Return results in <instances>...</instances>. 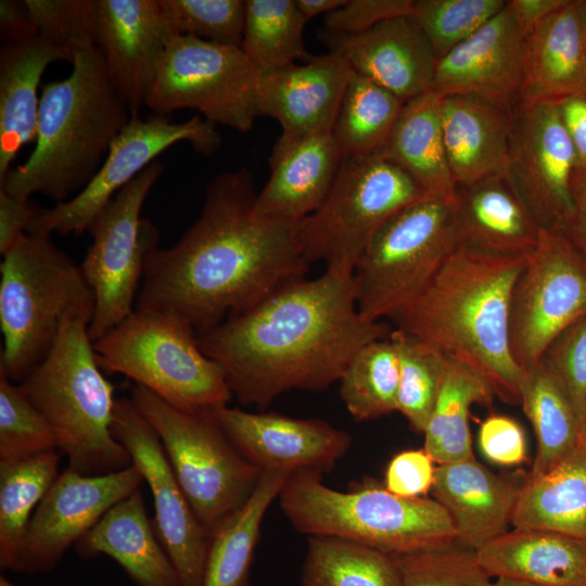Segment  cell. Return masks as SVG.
Segmentation results:
<instances>
[{
	"mask_svg": "<svg viewBox=\"0 0 586 586\" xmlns=\"http://www.w3.org/2000/svg\"><path fill=\"white\" fill-rule=\"evenodd\" d=\"M262 75L241 47L175 36L146 101L155 114L195 110L214 125L252 129L262 117Z\"/></svg>",
	"mask_w": 586,
	"mask_h": 586,
	"instance_id": "cell-12",
	"label": "cell"
},
{
	"mask_svg": "<svg viewBox=\"0 0 586 586\" xmlns=\"http://www.w3.org/2000/svg\"><path fill=\"white\" fill-rule=\"evenodd\" d=\"M329 52L404 102L432 91L437 59L410 15L385 20L358 35L322 30Z\"/></svg>",
	"mask_w": 586,
	"mask_h": 586,
	"instance_id": "cell-22",
	"label": "cell"
},
{
	"mask_svg": "<svg viewBox=\"0 0 586 586\" xmlns=\"http://www.w3.org/2000/svg\"><path fill=\"white\" fill-rule=\"evenodd\" d=\"M279 502L300 533L340 538L392 556L456 542L449 514L433 498L399 497L372 484L341 492L324 485L314 471L293 472Z\"/></svg>",
	"mask_w": 586,
	"mask_h": 586,
	"instance_id": "cell-6",
	"label": "cell"
},
{
	"mask_svg": "<svg viewBox=\"0 0 586 586\" xmlns=\"http://www.w3.org/2000/svg\"><path fill=\"white\" fill-rule=\"evenodd\" d=\"M495 396L477 374L449 360L434 409L423 431V449L438 464L474 457L470 409L488 405Z\"/></svg>",
	"mask_w": 586,
	"mask_h": 586,
	"instance_id": "cell-36",
	"label": "cell"
},
{
	"mask_svg": "<svg viewBox=\"0 0 586 586\" xmlns=\"http://www.w3.org/2000/svg\"><path fill=\"white\" fill-rule=\"evenodd\" d=\"M164 170L155 161L125 186L94 217L80 270L94 295L88 327L97 341L135 310L146 257L158 247L155 226L140 216L144 201Z\"/></svg>",
	"mask_w": 586,
	"mask_h": 586,
	"instance_id": "cell-13",
	"label": "cell"
},
{
	"mask_svg": "<svg viewBox=\"0 0 586 586\" xmlns=\"http://www.w3.org/2000/svg\"><path fill=\"white\" fill-rule=\"evenodd\" d=\"M395 557L402 586H493L475 551L457 542Z\"/></svg>",
	"mask_w": 586,
	"mask_h": 586,
	"instance_id": "cell-46",
	"label": "cell"
},
{
	"mask_svg": "<svg viewBox=\"0 0 586 586\" xmlns=\"http://www.w3.org/2000/svg\"><path fill=\"white\" fill-rule=\"evenodd\" d=\"M511 526L586 538V449L522 485Z\"/></svg>",
	"mask_w": 586,
	"mask_h": 586,
	"instance_id": "cell-33",
	"label": "cell"
},
{
	"mask_svg": "<svg viewBox=\"0 0 586 586\" xmlns=\"http://www.w3.org/2000/svg\"><path fill=\"white\" fill-rule=\"evenodd\" d=\"M582 9H583V16H584V24H585V33H586V0H582Z\"/></svg>",
	"mask_w": 586,
	"mask_h": 586,
	"instance_id": "cell-61",
	"label": "cell"
},
{
	"mask_svg": "<svg viewBox=\"0 0 586 586\" xmlns=\"http://www.w3.org/2000/svg\"><path fill=\"white\" fill-rule=\"evenodd\" d=\"M493 586H537V585L522 582V581H517V579L496 578L493 582Z\"/></svg>",
	"mask_w": 586,
	"mask_h": 586,
	"instance_id": "cell-58",
	"label": "cell"
},
{
	"mask_svg": "<svg viewBox=\"0 0 586 586\" xmlns=\"http://www.w3.org/2000/svg\"><path fill=\"white\" fill-rule=\"evenodd\" d=\"M506 3L507 0H413L409 15L438 61L500 13Z\"/></svg>",
	"mask_w": 586,
	"mask_h": 586,
	"instance_id": "cell-43",
	"label": "cell"
},
{
	"mask_svg": "<svg viewBox=\"0 0 586 586\" xmlns=\"http://www.w3.org/2000/svg\"><path fill=\"white\" fill-rule=\"evenodd\" d=\"M528 257L455 249L392 321L477 374L500 399L519 404L524 370L510 352L509 304Z\"/></svg>",
	"mask_w": 586,
	"mask_h": 586,
	"instance_id": "cell-3",
	"label": "cell"
},
{
	"mask_svg": "<svg viewBox=\"0 0 586 586\" xmlns=\"http://www.w3.org/2000/svg\"><path fill=\"white\" fill-rule=\"evenodd\" d=\"M69 56L38 34L0 49V181L12 168L20 150L35 142L40 97L38 89L46 68Z\"/></svg>",
	"mask_w": 586,
	"mask_h": 586,
	"instance_id": "cell-31",
	"label": "cell"
},
{
	"mask_svg": "<svg viewBox=\"0 0 586 586\" xmlns=\"http://www.w3.org/2000/svg\"><path fill=\"white\" fill-rule=\"evenodd\" d=\"M576 158L556 103L519 105L511 116L505 174L542 229L574 212Z\"/></svg>",
	"mask_w": 586,
	"mask_h": 586,
	"instance_id": "cell-17",
	"label": "cell"
},
{
	"mask_svg": "<svg viewBox=\"0 0 586 586\" xmlns=\"http://www.w3.org/2000/svg\"><path fill=\"white\" fill-rule=\"evenodd\" d=\"M56 449L54 432L18 383L0 372V462Z\"/></svg>",
	"mask_w": 586,
	"mask_h": 586,
	"instance_id": "cell-44",
	"label": "cell"
},
{
	"mask_svg": "<svg viewBox=\"0 0 586 586\" xmlns=\"http://www.w3.org/2000/svg\"><path fill=\"white\" fill-rule=\"evenodd\" d=\"M69 75L42 86L35 148L0 181L10 194L56 204L81 191L132 115L98 48L75 52Z\"/></svg>",
	"mask_w": 586,
	"mask_h": 586,
	"instance_id": "cell-4",
	"label": "cell"
},
{
	"mask_svg": "<svg viewBox=\"0 0 586 586\" xmlns=\"http://www.w3.org/2000/svg\"><path fill=\"white\" fill-rule=\"evenodd\" d=\"M1 41L14 42L36 34L23 1H0Z\"/></svg>",
	"mask_w": 586,
	"mask_h": 586,
	"instance_id": "cell-55",
	"label": "cell"
},
{
	"mask_svg": "<svg viewBox=\"0 0 586 586\" xmlns=\"http://www.w3.org/2000/svg\"><path fill=\"white\" fill-rule=\"evenodd\" d=\"M0 586H18L10 582L5 576H0Z\"/></svg>",
	"mask_w": 586,
	"mask_h": 586,
	"instance_id": "cell-60",
	"label": "cell"
},
{
	"mask_svg": "<svg viewBox=\"0 0 586 586\" xmlns=\"http://www.w3.org/2000/svg\"><path fill=\"white\" fill-rule=\"evenodd\" d=\"M586 93L582 0L566 2L525 36L519 105Z\"/></svg>",
	"mask_w": 586,
	"mask_h": 586,
	"instance_id": "cell-26",
	"label": "cell"
},
{
	"mask_svg": "<svg viewBox=\"0 0 586 586\" xmlns=\"http://www.w3.org/2000/svg\"><path fill=\"white\" fill-rule=\"evenodd\" d=\"M405 103L353 71L331 132L342 155L368 157L380 154Z\"/></svg>",
	"mask_w": 586,
	"mask_h": 586,
	"instance_id": "cell-37",
	"label": "cell"
},
{
	"mask_svg": "<svg viewBox=\"0 0 586 586\" xmlns=\"http://www.w3.org/2000/svg\"><path fill=\"white\" fill-rule=\"evenodd\" d=\"M556 104L575 152V174L586 178V93L565 98Z\"/></svg>",
	"mask_w": 586,
	"mask_h": 586,
	"instance_id": "cell-53",
	"label": "cell"
},
{
	"mask_svg": "<svg viewBox=\"0 0 586 586\" xmlns=\"http://www.w3.org/2000/svg\"><path fill=\"white\" fill-rule=\"evenodd\" d=\"M40 207L30 199H21L0 188V254L7 255L28 232Z\"/></svg>",
	"mask_w": 586,
	"mask_h": 586,
	"instance_id": "cell-52",
	"label": "cell"
},
{
	"mask_svg": "<svg viewBox=\"0 0 586 586\" xmlns=\"http://www.w3.org/2000/svg\"><path fill=\"white\" fill-rule=\"evenodd\" d=\"M564 386L581 423L586 405V315L560 332L543 357Z\"/></svg>",
	"mask_w": 586,
	"mask_h": 586,
	"instance_id": "cell-48",
	"label": "cell"
},
{
	"mask_svg": "<svg viewBox=\"0 0 586 586\" xmlns=\"http://www.w3.org/2000/svg\"><path fill=\"white\" fill-rule=\"evenodd\" d=\"M565 2L566 0H507L506 9L526 36Z\"/></svg>",
	"mask_w": 586,
	"mask_h": 586,
	"instance_id": "cell-54",
	"label": "cell"
},
{
	"mask_svg": "<svg viewBox=\"0 0 586 586\" xmlns=\"http://www.w3.org/2000/svg\"><path fill=\"white\" fill-rule=\"evenodd\" d=\"M142 483L133 464L100 475L62 471L35 510L11 571L30 575L52 571L111 507Z\"/></svg>",
	"mask_w": 586,
	"mask_h": 586,
	"instance_id": "cell-18",
	"label": "cell"
},
{
	"mask_svg": "<svg viewBox=\"0 0 586 586\" xmlns=\"http://www.w3.org/2000/svg\"><path fill=\"white\" fill-rule=\"evenodd\" d=\"M521 488L472 457L438 464L431 493L449 514L456 542L476 551L509 531Z\"/></svg>",
	"mask_w": 586,
	"mask_h": 586,
	"instance_id": "cell-27",
	"label": "cell"
},
{
	"mask_svg": "<svg viewBox=\"0 0 586 586\" xmlns=\"http://www.w3.org/2000/svg\"><path fill=\"white\" fill-rule=\"evenodd\" d=\"M345 2L346 0H295L297 10L306 23L317 15L329 14Z\"/></svg>",
	"mask_w": 586,
	"mask_h": 586,
	"instance_id": "cell-57",
	"label": "cell"
},
{
	"mask_svg": "<svg viewBox=\"0 0 586 586\" xmlns=\"http://www.w3.org/2000/svg\"><path fill=\"white\" fill-rule=\"evenodd\" d=\"M92 346L101 368L126 375L182 411L211 412L233 396L194 329L175 315L135 309Z\"/></svg>",
	"mask_w": 586,
	"mask_h": 586,
	"instance_id": "cell-8",
	"label": "cell"
},
{
	"mask_svg": "<svg viewBox=\"0 0 586 586\" xmlns=\"http://www.w3.org/2000/svg\"><path fill=\"white\" fill-rule=\"evenodd\" d=\"M399 367L396 411L411 429L423 433L438 397L449 360L413 335L393 329Z\"/></svg>",
	"mask_w": 586,
	"mask_h": 586,
	"instance_id": "cell-42",
	"label": "cell"
},
{
	"mask_svg": "<svg viewBox=\"0 0 586 586\" xmlns=\"http://www.w3.org/2000/svg\"><path fill=\"white\" fill-rule=\"evenodd\" d=\"M455 249L489 256H526L542 228L505 173L456 186Z\"/></svg>",
	"mask_w": 586,
	"mask_h": 586,
	"instance_id": "cell-23",
	"label": "cell"
},
{
	"mask_svg": "<svg viewBox=\"0 0 586 586\" xmlns=\"http://www.w3.org/2000/svg\"><path fill=\"white\" fill-rule=\"evenodd\" d=\"M441 103L433 90L406 102L380 155L403 169L425 196L450 200L456 184L444 146Z\"/></svg>",
	"mask_w": 586,
	"mask_h": 586,
	"instance_id": "cell-32",
	"label": "cell"
},
{
	"mask_svg": "<svg viewBox=\"0 0 586 586\" xmlns=\"http://www.w3.org/2000/svg\"><path fill=\"white\" fill-rule=\"evenodd\" d=\"M0 273V372L20 383L49 354L67 316L93 315L94 295L51 234L25 233L3 256Z\"/></svg>",
	"mask_w": 586,
	"mask_h": 586,
	"instance_id": "cell-7",
	"label": "cell"
},
{
	"mask_svg": "<svg viewBox=\"0 0 586 586\" xmlns=\"http://www.w3.org/2000/svg\"><path fill=\"white\" fill-rule=\"evenodd\" d=\"M240 454L260 470L331 471L352 445L351 435L320 419L249 412L227 406L211 411Z\"/></svg>",
	"mask_w": 586,
	"mask_h": 586,
	"instance_id": "cell-19",
	"label": "cell"
},
{
	"mask_svg": "<svg viewBox=\"0 0 586 586\" xmlns=\"http://www.w3.org/2000/svg\"><path fill=\"white\" fill-rule=\"evenodd\" d=\"M36 34L61 48L73 62L76 51L95 46V0L23 1Z\"/></svg>",
	"mask_w": 586,
	"mask_h": 586,
	"instance_id": "cell-47",
	"label": "cell"
},
{
	"mask_svg": "<svg viewBox=\"0 0 586 586\" xmlns=\"http://www.w3.org/2000/svg\"><path fill=\"white\" fill-rule=\"evenodd\" d=\"M302 586H402L395 556L353 542L309 536Z\"/></svg>",
	"mask_w": 586,
	"mask_h": 586,
	"instance_id": "cell-39",
	"label": "cell"
},
{
	"mask_svg": "<svg viewBox=\"0 0 586 586\" xmlns=\"http://www.w3.org/2000/svg\"><path fill=\"white\" fill-rule=\"evenodd\" d=\"M492 578L537 586H586V538L512 528L475 551Z\"/></svg>",
	"mask_w": 586,
	"mask_h": 586,
	"instance_id": "cell-28",
	"label": "cell"
},
{
	"mask_svg": "<svg viewBox=\"0 0 586 586\" xmlns=\"http://www.w3.org/2000/svg\"><path fill=\"white\" fill-rule=\"evenodd\" d=\"M176 36L241 47L245 0H158Z\"/></svg>",
	"mask_w": 586,
	"mask_h": 586,
	"instance_id": "cell-45",
	"label": "cell"
},
{
	"mask_svg": "<svg viewBox=\"0 0 586 586\" xmlns=\"http://www.w3.org/2000/svg\"><path fill=\"white\" fill-rule=\"evenodd\" d=\"M453 199L423 198L372 237L353 271L357 309L366 320H392L455 250Z\"/></svg>",
	"mask_w": 586,
	"mask_h": 586,
	"instance_id": "cell-10",
	"label": "cell"
},
{
	"mask_svg": "<svg viewBox=\"0 0 586 586\" xmlns=\"http://www.w3.org/2000/svg\"><path fill=\"white\" fill-rule=\"evenodd\" d=\"M340 395L358 421L396 411L399 367L390 336L362 346L340 377Z\"/></svg>",
	"mask_w": 586,
	"mask_h": 586,
	"instance_id": "cell-41",
	"label": "cell"
},
{
	"mask_svg": "<svg viewBox=\"0 0 586 586\" xmlns=\"http://www.w3.org/2000/svg\"><path fill=\"white\" fill-rule=\"evenodd\" d=\"M84 559H114L138 586H180L177 572L155 535L140 488L111 507L75 545Z\"/></svg>",
	"mask_w": 586,
	"mask_h": 586,
	"instance_id": "cell-29",
	"label": "cell"
},
{
	"mask_svg": "<svg viewBox=\"0 0 586 586\" xmlns=\"http://www.w3.org/2000/svg\"><path fill=\"white\" fill-rule=\"evenodd\" d=\"M342 158L331 132L281 133L269 157V179L256 194L255 213L275 220L305 219L324 201Z\"/></svg>",
	"mask_w": 586,
	"mask_h": 586,
	"instance_id": "cell-24",
	"label": "cell"
},
{
	"mask_svg": "<svg viewBox=\"0 0 586 586\" xmlns=\"http://www.w3.org/2000/svg\"><path fill=\"white\" fill-rule=\"evenodd\" d=\"M91 319V314L67 316L49 354L18 385L48 420L68 468L100 475L132 461L112 434L117 398L94 355L88 333Z\"/></svg>",
	"mask_w": 586,
	"mask_h": 586,
	"instance_id": "cell-5",
	"label": "cell"
},
{
	"mask_svg": "<svg viewBox=\"0 0 586 586\" xmlns=\"http://www.w3.org/2000/svg\"><path fill=\"white\" fill-rule=\"evenodd\" d=\"M353 69L336 53L262 76V115L276 119L281 133L332 132Z\"/></svg>",
	"mask_w": 586,
	"mask_h": 586,
	"instance_id": "cell-25",
	"label": "cell"
},
{
	"mask_svg": "<svg viewBox=\"0 0 586 586\" xmlns=\"http://www.w3.org/2000/svg\"><path fill=\"white\" fill-rule=\"evenodd\" d=\"M428 198L397 165L383 157L343 156L322 204L303 219L300 239L309 264L353 276L377 231L408 205Z\"/></svg>",
	"mask_w": 586,
	"mask_h": 586,
	"instance_id": "cell-11",
	"label": "cell"
},
{
	"mask_svg": "<svg viewBox=\"0 0 586 586\" xmlns=\"http://www.w3.org/2000/svg\"><path fill=\"white\" fill-rule=\"evenodd\" d=\"M256 194L245 168L214 178L195 222L173 246L146 257L135 309L175 315L200 335L305 277L303 220L258 216Z\"/></svg>",
	"mask_w": 586,
	"mask_h": 586,
	"instance_id": "cell-1",
	"label": "cell"
},
{
	"mask_svg": "<svg viewBox=\"0 0 586 586\" xmlns=\"http://www.w3.org/2000/svg\"><path fill=\"white\" fill-rule=\"evenodd\" d=\"M581 446L586 449V405L581 430Z\"/></svg>",
	"mask_w": 586,
	"mask_h": 586,
	"instance_id": "cell-59",
	"label": "cell"
},
{
	"mask_svg": "<svg viewBox=\"0 0 586 586\" xmlns=\"http://www.w3.org/2000/svg\"><path fill=\"white\" fill-rule=\"evenodd\" d=\"M111 430L150 487L157 536L180 586H202L211 534L182 492L157 434L126 397L116 399Z\"/></svg>",
	"mask_w": 586,
	"mask_h": 586,
	"instance_id": "cell-16",
	"label": "cell"
},
{
	"mask_svg": "<svg viewBox=\"0 0 586 586\" xmlns=\"http://www.w3.org/2000/svg\"><path fill=\"white\" fill-rule=\"evenodd\" d=\"M292 473L263 470L247 501L211 535L202 586H250L263 519Z\"/></svg>",
	"mask_w": 586,
	"mask_h": 586,
	"instance_id": "cell-35",
	"label": "cell"
},
{
	"mask_svg": "<svg viewBox=\"0 0 586 586\" xmlns=\"http://www.w3.org/2000/svg\"><path fill=\"white\" fill-rule=\"evenodd\" d=\"M574 212L560 229L586 260V178L575 174L573 179Z\"/></svg>",
	"mask_w": 586,
	"mask_h": 586,
	"instance_id": "cell-56",
	"label": "cell"
},
{
	"mask_svg": "<svg viewBox=\"0 0 586 586\" xmlns=\"http://www.w3.org/2000/svg\"><path fill=\"white\" fill-rule=\"evenodd\" d=\"M435 470L433 459L424 449L402 451L386 468L384 487L399 497H422L431 492Z\"/></svg>",
	"mask_w": 586,
	"mask_h": 586,
	"instance_id": "cell-51",
	"label": "cell"
},
{
	"mask_svg": "<svg viewBox=\"0 0 586 586\" xmlns=\"http://www.w3.org/2000/svg\"><path fill=\"white\" fill-rule=\"evenodd\" d=\"M392 330L359 314L353 276L326 270L279 286L198 340L232 395L262 409L291 390L327 388L362 346Z\"/></svg>",
	"mask_w": 586,
	"mask_h": 586,
	"instance_id": "cell-2",
	"label": "cell"
},
{
	"mask_svg": "<svg viewBox=\"0 0 586 586\" xmlns=\"http://www.w3.org/2000/svg\"><path fill=\"white\" fill-rule=\"evenodd\" d=\"M61 453L0 462V566L12 570L28 523L56 480Z\"/></svg>",
	"mask_w": 586,
	"mask_h": 586,
	"instance_id": "cell-38",
	"label": "cell"
},
{
	"mask_svg": "<svg viewBox=\"0 0 586 586\" xmlns=\"http://www.w3.org/2000/svg\"><path fill=\"white\" fill-rule=\"evenodd\" d=\"M413 0H346L341 8L324 15V30L358 35L379 23L409 15Z\"/></svg>",
	"mask_w": 586,
	"mask_h": 586,
	"instance_id": "cell-49",
	"label": "cell"
},
{
	"mask_svg": "<svg viewBox=\"0 0 586 586\" xmlns=\"http://www.w3.org/2000/svg\"><path fill=\"white\" fill-rule=\"evenodd\" d=\"M511 116L476 97H442L443 140L456 186L505 173Z\"/></svg>",
	"mask_w": 586,
	"mask_h": 586,
	"instance_id": "cell-30",
	"label": "cell"
},
{
	"mask_svg": "<svg viewBox=\"0 0 586 586\" xmlns=\"http://www.w3.org/2000/svg\"><path fill=\"white\" fill-rule=\"evenodd\" d=\"M95 47L132 117L138 116L176 35L158 0H95Z\"/></svg>",
	"mask_w": 586,
	"mask_h": 586,
	"instance_id": "cell-20",
	"label": "cell"
},
{
	"mask_svg": "<svg viewBox=\"0 0 586 586\" xmlns=\"http://www.w3.org/2000/svg\"><path fill=\"white\" fill-rule=\"evenodd\" d=\"M519 404L535 434L530 477H537L581 446V423L564 386L543 358L524 371Z\"/></svg>",
	"mask_w": 586,
	"mask_h": 586,
	"instance_id": "cell-34",
	"label": "cell"
},
{
	"mask_svg": "<svg viewBox=\"0 0 586 586\" xmlns=\"http://www.w3.org/2000/svg\"><path fill=\"white\" fill-rule=\"evenodd\" d=\"M245 22L241 49L264 76L314 55L304 43L306 22L295 0H245Z\"/></svg>",
	"mask_w": 586,
	"mask_h": 586,
	"instance_id": "cell-40",
	"label": "cell"
},
{
	"mask_svg": "<svg viewBox=\"0 0 586 586\" xmlns=\"http://www.w3.org/2000/svg\"><path fill=\"white\" fill-rule=\"evenodd\" d=\"M130 399L157 434L182 492L212 535L247 501L263 470L240 454L212 412L182 411L138 384Z\"/></svg>",
	"mask_w": 586,
	"mask_h": 586,
	"instance_id": "cell-9",
	"label": "cell"
},
{
	"mask_svg": "<svg viewBox=\"0 0 586 586\" xmlns=\"http://www.w3.org/2000/svg\"><path fill=\"white\" fill-rule=\"evenodd\" d=\"M586 315V260L560 230L542 229L509 304L511 355L524 371L550 342Z\"/></svg>",
	"mask_w": 586,
	"mask_h": 586,
	"instance_id": "cell-14",
	"label": "cell"
},
{
	"mask_svg": "<svg viewBox=\"0 0 586 586\" xmlns=\"http://www.w3.org/2000/svg\"><path fill=\"white\" fill-rule=\"evenodd\" d=\"M181 141L203 155L213 154L221 145L216 125L200 115L182 123H173L158 114L146 119L131 117L89 183L72 199L41 208L28 232L81 234L115 194L160 154Z\"/></svg>",
	"mask_w": 586,
	"mask_h": 586,
	"instance_id": "cell-15",
	"label": "cell"
},
{
	"mask_svg": "<svg viewBox=\"0 0 586 586\" xmlns=\"http://www.w3.org/2000/svg\"><path fill=\"white\" fill-rule=\"evenodd\" d=\"M479 447L491 462L511 467L526 458V438L522 426L512 418L493 415L486 418L479 430Z\"/></svg>",
	"mask_w": 586,
	"mask_h": 586,
	"instance_id": "cell-50",
	"label": "cell"
},
{
	"mask_svg": "<svg viewBox=\"0 0 586 586\" xmlns=\"http://www.w3.org/2000/svg\"><path fill=\"white\" fill-rule=\"evenodd\" d=\"M525 35L505 9L437 61L432 90L471 95L512 114L519 106Z\"/></svg>",
	"mask_w": 586,
	"mask_h": 586,
	"instance_id": "cell-21",
	"label": "cell"
}]
</instances>
